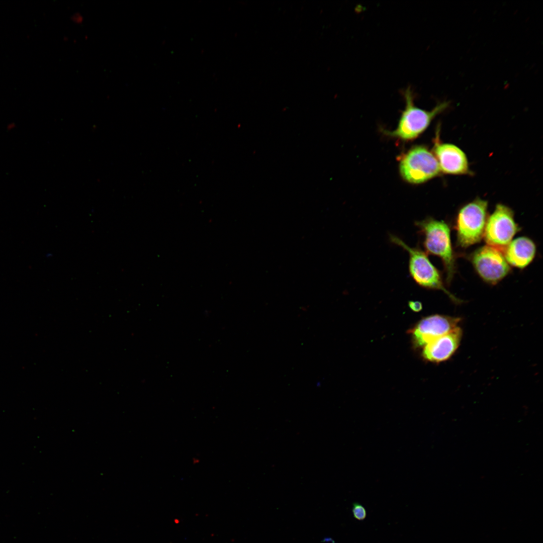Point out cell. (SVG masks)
I'll return each mask as SVG.
<instances>
[{
    "label": "cell",
    "instance_id": "cell-13",
    "mask_svg": "<svg viewBox=\"0 0 543 543\" xmlns=\"http://www.w3.org/2000/svg\"><path fill=\"white\" fill-rule=\"evenodd\" d=\"M408 306L411 310L416 312H419L422 308V303L419 301H409Z\"/></svg>",
    "mask_w": 543,
    "mask_h": 543
},
{
    "label": "cell",
    "instance_id": "cell-4",
    "mask_svg": "<svg viewBox=\"0 0 543 543\" xmlns=\"http://www.w3.org/2000/svg\"><path fill=\"white\" fill-rule=\"evenodd\" d=\"M399 171L405 181L413 184L425 182L441 172L434 155L423 146H415L403 155Z\"/></svg>",
    "mask_w": 543,
    "mask_h": 543
},
{
    "label": "cell",
    "instance_id": "cell-10",
    "mask_svg": "<svg viewBox=\"0 0 543 543\" xmlns=\"http://www.w3.org/2000/svg\"><path fill=\"white\" fill-rule=\"evenodd\" d=\"M462 335V330L458 326L449 332L434 339L423 347V357L427 361L433 363H440L448 359L459 346Z\"/></svg>",
    "mask_w": 543,
    "mask_h": 543
},
{
    "label": "cell",
    "instance_id": "cell-8",
    "mask_svg": "<svg viewBox=\"0 0 543 543\" xmlns=\"http://www.w3.org/2000/svg\"><path fill=\"white\" fill-rule=\"evenodd\" d=\"M461 319L442 315H432L422 319L412 329L414 345L424 347L434 339L444 335L458 327Z\"/></svg>",
    "mask_w": 543,
    "mask_h": 543
},
{
    "label": "cell",
    "instance_id": "cell-11",
    "mask_svg": "<svg viewBox=\"0 0 543 543\" xmlns=\"http://www.w3.org/2000/svg\"><path fill=\"white\" fill-rule=\"evenodd\" d=\"M505 248L504 256L508 263L519 268H523L530 263L536 250L533 241L524 237L510 242Z\"/></svg>",
    "mask_w": 543,
    "mask_h": 543
},
{
    "label": "cell",
    "instance_id": "cell-7",
    "mask_svg": "<svg viewBox=\"0 0 543 543\" xmlns=\"http://www.w3.org/2000/svg\"><path fill=\"white\" fill-rule=\"evenodd\" d=\"M472 261L479 276L493 284L501 280L510 269L500 250L490 245L476 250L472 256Z\"/></svg>",
    "mask_w": 543,
    "mask_h": 543
},
{
    "label": "cell",
    "instance_id": "cell-2",
    "mask_svg": "<svg viewBox=\"0 0 543 543\" xmlns=\"http://www.w3.org/2000/svg\"><path fill=\"white\" fill-rule=\"evenodd\" d=\"M418 233L423 237L426 253L438 256L442 261L448 282L455 274V259L451 245L450 230L443 221L431 217L415 222Z\"/></svg>",
    "mask_w": 543,
    "mask_h": 543
},
{
    "label": "cell",
    "instance_id": "cell-3",
    "mask_svg": "<svg viewBox=\"0 0 543 543\" xmlns=\"http://www.w3.org/2000/svg\"><path fill=\"white\" fill-rule=\"evenodd\" d=\"M389 238L392 243L408 252L409 273L417 285L426 289L441 290L455 303L461 302L446 289L439 272L429 260L426 252L419 247L409 246L396 235L390 234Z\"/></svg>",
    "mask_w": 543,
    "mask_h": 543
},
{
    "label": "cell",
    "instance_id": "cell-12",
    "mask_svg": "<svg viewBox=\"0 0 543 543\" xmlns=\"http://www.w3.org/2000/svg\"><path fill=\"white\" fill-rule=\"evenodd\" d=\"M352 511L355 518L358 520L365 519L367 512L364 507L358 503H353Z\"/></svg>",
    "mask_w": 543,
    "mask_h": 543
},
{
    "label": "cell",
    "instance_id": "cell-5",
    "mask_svg": "<svg viewBox=\"0 0 543 543\" xmlns=\"http://www.w3.org/2000/svg\"><path fill=\"white\" fill-rule=\"evenodd\" d=\"M488 203L478 198L460 210L457 220L458 241L463 247L479 242L487 222Z\"/></svg>",
    "mask_w": 543,
    "mask_h": 543
},
{
    "label": "cell",
    "instance_id": "cell-1",
    "mask_svg": "<svg viewBox=\"0 0 543 543\" xmlns=\"http://www.w3.org/2000/svg\"><path fill=\"white\" fill-rule=\"evenodd\" d=\"M403 96L405 106L397 127L393 131H384L386 135L403 140L417 137L426 130L432 120L449 105L448 102H443L437 104L431 111L421 109L415 106L413 92L410 87L403 92Z\"/></svg>",
    "mask_w": 543,
    "mask_h": 543
},
{
    "label": "cell",
    "instance_id": "cell-6",
    "mask_svg": "<svg viewBox=\"0 0 543 543\" xmlns=\"http://www.w3.org/2000/svg\"><path fill=\"white\" fill-rule=\"evenodd\" d=\"M518 230L512 210L499 204L487 220L483 236L489 245L500 250L507 246Z\"/></svg>",
    "mask_w": 543,
    "mask_h": 543
},
{
    "label": "cell",
    "instance_id": "cell-9",
    "mask_svg": "<svg viewBox=\"0 0 543 543\" xmlns=\"http://www.w3.org/2000/svg\"><path fill=\"white\" fill-rule=\"evenodd\" d=\"M433 150L441 171L450 174H464L469 172L466 155L457 146L440 143L437 140Z\"/></svg>",
    "mask_w": 543,
    "mask_h": 543
}]
</instances>
